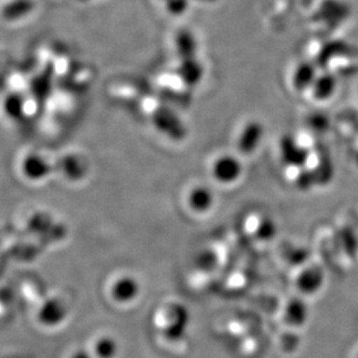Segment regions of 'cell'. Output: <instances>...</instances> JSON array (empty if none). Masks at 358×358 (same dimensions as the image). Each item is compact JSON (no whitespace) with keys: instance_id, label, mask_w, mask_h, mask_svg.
<instances>
[{"instance_id":"6da1fadb","label":"cell","mask_w":358,"mask_h":358,"mask_svg":"<svg viewBox=\"0 0 358 358\" xmlns=\"http://www.w3.org/2000/svg\"><path fill=\"white\" fill-rule=\"evenodd\" d=\"M192 203L194 205V208H206L207 203L210 205V193L207 194L203 189H199V191H196L194 194L192 196Z\"/></svg>"},{"instance_id":"7a4b0ae2","label":"cell","mask_w":358,"mask_h":358,"mask_svg":"<svg viewBox=\"0 0 358 358\" xmlns=\"http://www.w3.org/2000/svg\"><path fill=\"white\" fill-rule=\"evenodd\" d=\"M352 358H358V348L356 349L355 352H354V356H352Z\"/></svg>"}]
</instances>
